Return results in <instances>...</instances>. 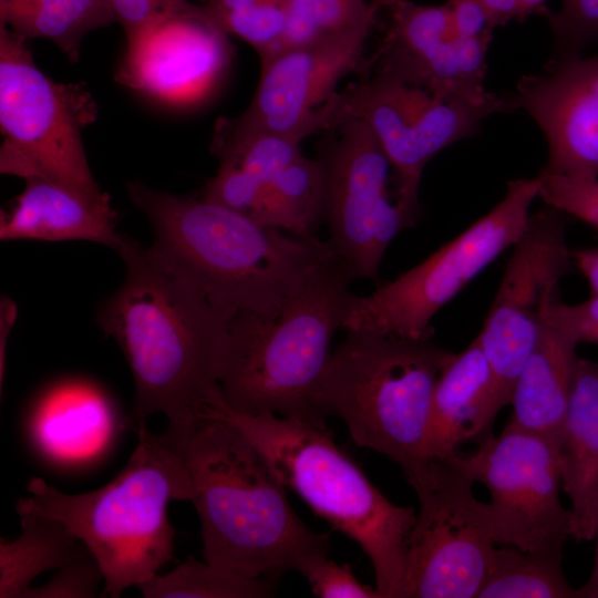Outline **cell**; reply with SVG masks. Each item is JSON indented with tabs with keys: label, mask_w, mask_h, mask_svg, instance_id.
Wrapping results in <instances>:
<instances>
[{
	"label": "cell",
	"mask_w": 598,
	"mask_h": 598,
	"mask_svg": "<svg viewBox=\"0 0 598 598\" xmlns=\"http://www.w3.org/2000/svg\"><path fill=\"white\" fill-rule=\"evenodd\" d=\"M116 251L126 275L96 322L131 368L134 420L162 413L169 429L189 427L223 398L230 320L150 247L124 235Z\"/></svg>",
	"instance_id": "6da1fadb"
},
{
	"label": "cell",
	"mask_w": 598,
	"mask_h": 598,
	"mask_svg": "<svg viewBox=\"0 0 598 598\" xmlns=\"http://www.w3.org/2000/svg\"><path fill=\"white\" fill-rule=\"evenodd\" d=\"M153 233L151 250L184 276L228 320L272 319L312 270L334 255L329 240L286 235L198 196L128 183Z\"/></svg>",
	"instance_id": "7a4b0ae2"
},
{
	"label": "cell",
	"mask_w": 598,
	"mask_h": 598,
	"mask_svg": "<svg viewBox=\"0 0 598 598\" xmlns=\"http://www.w3.org/2000/svg\"><path fill=\"white\" fill-rule=\"evenodd\" d=\"M164 434L190 477L204 560L251 578L278 579L329 554V535L296 514L262 454L230 422L204 416Z\"/></svg>",
	"instance_id": "3957f363"
},
{
	"label": "cell",
	"mask_w": 598,
	"mask_h": 598,
	"mask_svg": "<svg viewBox=\"0 0 598 598\" xmlns=\"http://www.w3.org/2000/svg\"><path fill=\"white\" fill-rule=\"evenodd\" d=\"M137 445L122 471L91 492L68 494L40 477L16 504L19 516H45L63 523L96 557L103 595L118 598L141 587L174 560L175 532L167 508L190 501L192 482L167 436L136 424Z\"/></svg>",
	"instance_id": "277c9868"
},
{
	"label": "cell",
	"mask_w": 598,
	"mask_h": 598,
	"mask_svg": "<svg viewBox=\"0 0 598 598\" xmlns=\"http://www.w3.org/2000/svg\"><path fill=\"white\" fill-rule=\"evenodd\" d=\"M352 280L334 254L275 318L231 319L220 378L225 405L240 414L271 413L324 427L316 391L355 296Z\"/></svg>",
	"instance_id": "5b68a950"
},
{
	"label": "cell",
	"mask_w": 598,
	"mask_h": 598,
	"mask_svg": "<svg viewBox=\"0 0 598 598\" xmlns=\"http://www.w3.org/2000/svg\"><path fill=\"white\" fill-rule=\"evenodd\" d=\"M203 416L220 417L239 429L286 488L361 547L372 564L380 597L400 598L406 540L416 513L385 497L326 426L271 413L240 414L223 399Z\"/></svg>",
	"instance_id": "8992f818"
},
{
	"label": "cell",
	"mask_w": 598,
	"mask_h": 598,
	"mask_svg": "<svg viewBox=\"0 0 598 598\" xmlns=\"http://www.w3.org/2000/svg\"><path fill=\"white\" fill-rule=\"evenodd\" d=\"M347 332L320 379L316 403L344 422L357 445L406 473L426 458L432 395L455 353L431 338Z\"/></svg>",
	"instance_id": "52a82bcc"
},
{
	"label": "cell",
	"mask_w": 598,
	"mask_h": 598,
	"mask_svg": "<svg viewBox=\"0 0 598 598\" xmlns=\"http://www.w3.org/2000/svg\"><path fill=\"white\" fill-rule=\"evenodd\" d=\"M96 116L84 85L54 82L34 63L29 40L0 23L2 174L51 181L95 199L107 196L82 142Z\"/></svg>",
	"instance_id": "ba28073f"
},
{
	"label": "cell",
	"mask_w": 598,
	"mask_h": 598,
	"mask_svg": "<svg viewBox=\"0 0 598 598\" xmlns=\"http://www.w3.org/2000/svg\"><path fill=\"white\" fill-rule=\"evenodd\" d=\"M540 185V173L508 182L502 200L455 238L372 293L354 296L342 329L431 338L435 315L520 237Z\"/></svg>",
	"instance_id": "9c48e42d"
},
{
	"label": "cell",
	"mask_w": 598,
	"mask_h": 598,
	"mask_svg": "<svg viewBox=\"0 0 598 598\" xmlns=\"http://www.w3.org/2000/svg\"><path fill=\"white\" fill-rule=\"evenodd\" d=\"M404 476L420 509L406 540L400 598H476L496 542L458 453L427 457Z\"/></svg>",
	"instance_id": "30bf717a"
},
{
	"label": "cell",
	"mask_w": 598,
	"mask_h": 598,
	"mask_svg": "<svg viewBox=\"0 0 598 598\" xmlns=\"http://www.w3.org/2000/svg\"><path fill=\"white\" fill-rule=\"evenodd\" d=\"M566 214L547 206L530 214L513 245L477 340L489 369L486 422L511 403L516 380L539 336L543 310L574 266Z\"/></svg>",
	"instance_id": "8fae6325"
},
{
	"label": "cell",
	"mask_w": 598,
	"mask_h": 598,
	"mask_svg": "<svg viewBox=\"0 0 598 598\" xmlns=\"http://www.w3.org/2000/svg\"><path fill=\"white\" fill-rule=\"evenodd\" d=\"M340 118L363 121L374 133L396 176V204L415 224L424 167L439 152L475 135L495 113L515 111L512 95L488 104L441 100L392 76L370 72L339 92Z\"/></svg>",
	"instance_id": "7c38bea8"
},
{
	"label": "cell",
	"mask_w": 598,
	"mask_h": 598,
	"mask_svg": "<svg viewBox=\"0 0 598 598\" xmlns=\"http://www.w3.org/2000/svg\"><path fill=\"white\" fill-rule=\"evenodd\" d=\"M458 460L473 481L489 492L483 515L496 544L563 557L571 530V512L559 496L558 450L546 439L506 424L477 441Z\"/></svg>",
	"instance_id": "4fadbf2b"
},
{
	"label": "cell",
	"mask_w": 598,
	"mask_h": 598,
	"mask_svg": "<svg viewBox=\"0 0 598 598\" xmlns=\"http://www.w3.org/2000/svg\"><path fill=\"white\" fill-rule=\"evenodd\" d=\"M338 136L320 159L324 168L322 219L336 256L354 279L379 280L392 240L414 224L389 198L390 161L372 130L343 115Z\"/></svg>",
	"instance_id": "5bb4252c"
},
{
	"label": "cell",
	"mask_w": 598,
	"mask_h": 598,
	"mask_svg": "<svg viewBox=\"0 0 598 598\" xmlns=\"http://www.w3.org/2000/svg\"><path fill=\"white\" fill-rule=\"evenodd\" d=\"M373 29L289 48L260 63V80L246 111L219 118L216 134L297 133L333 128L340 116L336 87L351 72L368 73L365 43Z\"/></svg>",
	"instance_id": "9a60e30c"
},
{
	"label": "cell",
	"mask_w": 598,
	"mask_h": 598,
	"mask_svg": "<svg viewBox=\"0 0 598 598\" xmlns=\"http://www.w3.org/2000/svg\"><path fill=\"white\" fill-rule=\"evenodd\" d=\"M226 58V34L188 1L127 40L115 79L153 100L183 105L209 89Z\"/></svg>",
	"instance_id": "2e32d148"
},
{
	"label": "cell",
	"mask_w": 598,
	"mask_h": 598,
	"mask_svg": "<svg viewBox=\"0 0 598 598\" xmlns=\"http://www.w3.org/2000/svg\"><path fill=\"white\" fill-rule=\"evenodd\" d=\"M512 96L546 137L543 169L598 178V54L553 56L540 73L520 76Z\"/></svg>",
	"instance_id": "e0dca14e"
},
{
	"label": "cell",
	"mask_w": 598,
	"mask_h": 598,
	"mask_svg": "<svg viewBox=\"0 0 598 598\" xmlns=\"http://www.w3.org/2000/svg\"><path fill=\"white\" fill-rule=\"evenodd\" d=\"M386 13L383 38L368 74L381 73L423 89L447 101L474 105L499 101L503 95L478 93L464 80L450 4H417L411 0H375Z\"/></svg>",
	"instance_id": "ac0fdd59"
},
{
	"label": "cell",
	"mask_w": 598,
	"mask_h": 598,
	"mask_svg": "<svg viewBox=\"0 0 598 598\" xmlns=\"http://www.w3.org/2000/svg\"><path fill=\"white\" fill-rule=\"evenodd\" d=\"M24 181L9 212H1V240H87L118 249L124 235L115 229L110 195L95 199L51 181Z\"/></svg>",
	"instance_id": "d6986e66"
},
{
	"label": "cell",
	"mask_w": 598,
	"mask_h": 598,
	"mask_svg": "<svg viewBox=\"0 0 598 598\" xmlns=\"http://www.w3.org/2000/svg\"><path fill=\"white\" fill-rule=\"evenodd\" d=\"M559 465L561 487L571 502L570 537L592 540L598 519V360L578 359Z\"/></svg>",
	"instance_id": "ffe728a7"
},
{
	"label": "cell",
	"mask_w": 598,
	"mask_h": 598,
	"mask_svg": "<svg viewBox=\"0 0 598 598\" xmlns=\"http://www.w3.org/2000/svg\"><path fill=\"white\" fill-rule=\"evenodd\" d=\"M579 343L542 321L536 344L514 385L508 425L559 444L579 357Z\"/></svg>",
	"instance_id": "44dd1931"
},
{
	"label": "cell",
	"mask_w": 598,
	"mask_h": 598,
	"mask_svg": "<svg viewBox=\"0 0 598 598\" xmlns=\"http://www.w3.org/2000/svg\"><path fill=\"white\" fill-rule=\"evenodd\" d=\"M489 369L477 338L455 353L436 381L425 456L448 457L466 441L491 434L486 422Z\"/></svg>",
	"instance_id": "7402d4cb"
},
{
	"label": "cell",
	"mask_w": 598,
	"mask_h": 598,
	"mask_svg": "<svg viewBox=\"0 0 598 598\" xmlns=\"http://www.w3.org/2000/svg\"><path fill=\"white\" fill-rule=\"evenodd\" d=\"M114 22L104 0H0V23L28 40L52 41L72 62L89 32Z\"/></svg>",
	"instance_id": "603a6c76"
},
{
	"label": "cell",
	"mask_w": 598,
	"mask_h": 598,
	"mask_svg": "<svg viewBox=\"0 0 598 598\" xmlns=\"http://www.w3.org/2000/svg\"><path fill=\"white\" fill-rule=\"evenodd\" d=\"M20 522L21 534L0 542V598H23L38 576L58 569L80 543L56 519L22 515Z\"/></svg>",
	"instance_id": "cb8c5ba5"
},
{
	"label": "cell",
	"mask_w": 598,
	"mask_h": 598,
	"mask_svg": "<svg viewBox=\"0 0 598 598\" xmlns=\"http://www.w3.org/2000/svg\"><path fill=\"white\" fill-rule=\"evenodd\" d=\"M563 557L522 550L504 544L496 548L476 598H578L567 581Z\"/></svg>",
	"instance_id": "d4e9b609"
},
{
	"label": "cell",
	"mask_w": 598,
	"mask_h": 598,
	"mask_svg": "<svg viewBox=\"0 0 598 598\" xmlns=\"http://www.w3.org/2000/svg\"><path fill=\"white\" fill-rule=\"evenodd\" d=\"M277 582L276 578H251L189 557L138 589L144 598H266L274 596Z\"/></svg>",
	"instance_id": "484cf974"
},
{
	"label": "cell",
	"mask_w": 598,
	"mask_h": 598,
	"mask_svg": "<svg viewBox=\"0 0 598 598\" xmlns=\"http://www.w3.org/2000/svg\"><path fill=\"white\" fill-rule=\"evenodd\" d=\"M285 6L287 28L277 53L357 30L373 29L380 14L375 0H285Z\"/></svg>",
	"instance_id": "4316f807"
},
{
	"label": "cell",
	"mask_w": 598,
	"mask_h": 598,
	"mask_svg": "<svg viewBox=\"0 0 598 598\" xmlns=\"http://www.w3.org/2000/svg\"><path fill=\"white\" fill-rule=\"evenodd\" d=\"M287 215L291 234L311 238L324 202V168L320 158L300 155L287 167L264 179Z\"/></svg>",
	"instance_id": "83f0119b"
},
{
	"label": "cell",
	"mask_w": 598,
	"mask_h": 598,
	"mask_svg": "<svg viewBox=\"0 0 598 598\" xmlns=\"http://www.w3.org/2000/svg\"><path fill=\"white\" fill-rule=\"evenodd\" d=\"M202 17L226 35L234 34L248 42L257 51L260 62L278 52L287 28L285 2L262 3L215 17Z\"/></svg>",
	"instance_id": "f1b7e54d"
},
{
	"label": "cell",
	"mask_w": 598,
	"mask_h": 598,
	"mask_svg": "<svg viewBox=\"0 0 598 598\" xmlns=\"http://www.w3.org/2000/svg\"><path fill=\"white\" fill-rule=\"evenodd\" d=\"M200 195L255 223L272 227L265 181L238 166L220 163L216 175L207 182Z\"/></svg>",
	"instance_id": "f546056e"
},
{
	"label": "cell",
	"mask_w": 598,
	"mask_h": 598,
	"mask_svg": "<svg viewBox=\"0 0 598 598\" xmlns=\"http://www.w3.org/2000/svg\"><path fill=\"white\" fill-rule=\"evenodd\" d=\"M104 582L102 567L93 553L80 540L72 555L42 586H31L23 598H92Z\"/></svg>",
	"instance_id": "4dcf8cb0"
},
{
	"label": "cell",
	"mask_w": 598,
	"mask_h": 598,
	"mask_svg": "<svg viewBox=\"0 0 598 598\" xmlns=\"http://www.w3.org/2000/svg\"><path fill=\"white\" fill-rule=\"evenodd\" d=\"M554 39V55H581L598 41V0H563L558 11L546 16Z\"/></svg>",
	"instance_id": "1f68e13d"
},
{
	"label": "cell",
	"mask_w": 598,
	"mask_h": 598,
	"mask_svg": "<svg viewBox=\"0 0 598 598\" xmlns=\"http://www.w3.org/2000/svg\"><path fill=\"white\" fill-rule=\"evenodd\" d=\"M539 195L547 206L598 230V178L574 177L540 171Z\"/></svg>",
	"instance_id": "d6a6232c"
},
{
	"label": "cell",
	"mask_w": 598,
	"mask_h": 598,
	"mask_svg": "<svg viewBox=\"0 0 598 598\" xmlns=\"http://www.w3.org/2000/svg\"><path fill=\"white\" fill-rule=\"evenodd\" d=\"M321 598H381L375 588L361 584L348 565H339L328 555L305 561L298 570Z\"/></svg>",
	"instance_id": "836d02e7"
},
{
	"label": "cell",
	"mask_w": 598,
	"mask_h": 598,
	"mask_svg": "<svg viewBox=\"0 0 598 598\" xmlns=\"http://www.w3.org/2000/svg\"><path fill=\"white\" fill-rule=\"evenodd\" d=\"M543 320L566 332L578 343L598 344V295L579 303L570 305L553 297L543 310Z\"/></svg>",
	"instance_id": "e575fe53"
},
{
	"label": "cell",
	"mask_w": 598,
	"mask_h": 598,
	"mask_svg": "<svg viewBox=\"0 0 598 598\" xmlns=\"http://www.w3.org/2000/svg\"><path fill=\"white\" fill-rule=\"evenodd\" d=\"M130 40L156 20L177 11L188 0H104Z\"/></svg>",
	"instance_id": "d590c367"
},
{
	"label": "cell",
	"mask_w": 598,
	"mask_h": 598,
	"mask_svg": "<svg viewBox=\"0 0 598 598\" xmlns=\"http://www.w3.org/2000/svg\"><path fill=\"white\" fill-rule=\"evenodd\" d=\"M452 23L457 37H478L494 32L481 0H448Z\"/></svg>",
	"instance_id": "8d00e7d4"
},
{
	"label": "cell",
	"mask_w": 598,
	"mask_h": 598,
	"mask_svg": "<svg viewBox=\"0 0 598 598\" xmlns=\"http://www.w3.org/2000/svg\"><path fill=\"white\" fill-rule=\"evenodd\" d=\"M17 318V306L8 297L1 299L0 302V389H3V380L6 373V353L7 342L10 336L12 326Z\"/></svg>",
	"instance_id": "74e56055"
},
{
	"label": "cell",
	"mask_w": 598,
	"mask_h": 598,
	"mask_svg": "<svg viewBox=\"0 0 598 598\" xmlns=\"http://www.w3.org/2000/svg\"><path fill=\"white\" fill-rule=\"evenodd\" d=\"M495 29L512 20L522 21L518 0H481Z\"/></svg>",
	"instance_id": "f35d334b"
},
{
	"label": "cell",
	"mask_w": 598,
	"mask_h": 598,
	"mask_svg": "<svg viewBox=\"0 0 598 598\" xmlns=\"http://www.w3.org/2000/svg\"><path fill=\"white\" fill-rule=\"evenodd\" d=\"M574 266L587 279L591 293L598 295V248L571 250Z\"/></svg>",
	"instance_id": "ab89813d"
},
{
	"label": "cell",
	"mask_w": 598,
	"mask_h": 598,
	"mask_svg": "<svg viewBox=\"0 0 598 598\" xmlns=\"http://www.w3.org/2000/svg\"><path fill=\"white\" fill-rule=\"evenodd\" d=\"M274 2H285V0H206L204 4L196 6L202 16L209 18L250 6Z\"/></svg>",
	"instance_id": "60d3db41"
},
{
	"label": "cell",
	"mask_w": 598,
	"mask_h": 598,
	"mask_svg": "<svg viewBox=\"0 0 598 598\" xmlns=\"http://www.w3.org/2000/svg\"><path fill=\"white\" fill-rule=\"evenodd\" d=\"M594 538H596V556L592 571L585 585L578 588V598H598V519Z\"/></svg>",
	"instance_id": "b9f144b4"
},
{
	"label": "cell",
	"mask_w": 598,
	"mask_h": 598,
	"mask_svg": "<svg viewBox=\"0 0 598 598\" xmlns=\"http://www.w3.org/2000/svg\"><path fill=\"white\" fill-rule=\"evenodd\" d=\"M520 7L522 21L533 13L547 16L549 12L546 0H518Z\"/></svg>",
	"instance_id": "7bdbcfd3"
}]
</instances>
